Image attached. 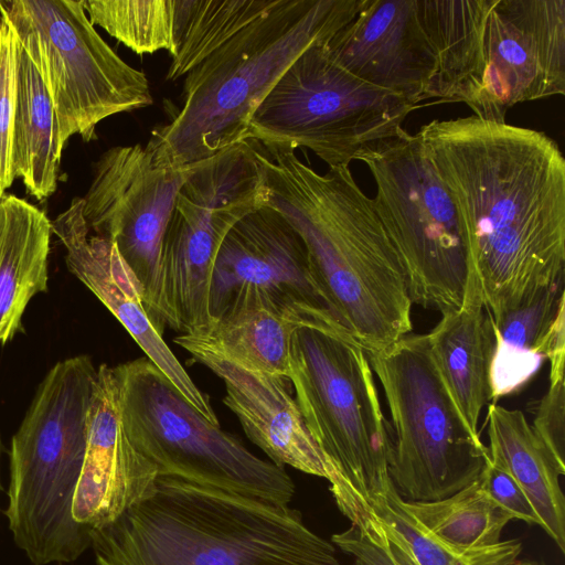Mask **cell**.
<instances>
[{"mask_svg":"<svg viewBox=\"0 0 565 565\" xmlns=\"http://www.w3.org/2000/svg\"><path fill=\"white\" fill-rule=\"evenodd\" d=\"M497 320L564 285L565 159L542 131L475 115L417 132Z\"/></svg>","mask_w":565,"mask_h":565,"instance_id":"6da1fadb","label":"cell"},{"mask_svg":"<svg viewBox=\"0 0 565 565\" xmlns=\"http://www.w3.org/2000/svg\"><path fill=\"white\" fill-rule=\"evenodd\" d=\"M265 205L301 236L316 278L342 324L366 353L413 329L407 277L372 198L349 167L320 174L294 151L257 149Z\"/></svg>","mask_w":565,"mask_h":565,"instance_id":"7a4b0ae2","label":"cell"},{"mask_svg":"<svg viewBox=\"0 0 565 565\" xmlns=\"http://www.w3.org/2000/svg\"><path fill=\"white\" fill-rule=\"evenodd\" d=\"M90 548L96 565H341L288 504L167 477L90 529Z\"/></svg>","mask_w":565,"mask_h":565,"instance_id":"3957f363","label":"cell"},{"mask_svg":"<svg viewBox=\"0 0 565 565\" xmlns=\"http://www.w3.org/2000/svg\"><path fill=\"white\" fill-rule=\"evenodd\" d=\"M364 0H279L184 78L182 106L146 146L156 164L179 168L245 141L249 120L310 45L351 22Z\"/></svg>","mask_w":565,"mask_h":565,"instance_id":"277c9868","label":"cell"},{"mask_svg":"<svg viewBox=\"0 0 565 565\" xmlns=\"http://www.w3.org/2000/svg\"><path fill=\"white\" fill-rule=\"evenodd\" d=\"M97 380L98 367L86 355L56 363L12 438L3 513L33 565L71 563L90 548V527L74 520L73 503Z\"/></svg>","mask_w":565,"mask_h":565,"instance_id":"5b68a950","label":"cell"},{"mask_svg":"<svg viewBox=\"0 0 565 565\" xmlns=\"http://www.w3.org/2000/svg\"><path fill=\"white\" fill-rule=\"evenodd\" d=\"M121 429L158 477L288 504L295 483L206 420L146 356L111 367Z\"/></svg>","mask_w":565,"mask_h":565,"instance_id":"8992f818","label":"cell"},{"mask_svg":"<svg viewBox=\"0 0 565 565\" xmlns=\"http://www.w3.org/2000/svg\"><path fill=\"white\" fill-rule=\"evenodd\" d=\"M288 379L330 477L362 497L392 484L390 424L367 353L345 329L310 324L291 337Z\"/></svg>","mask_w":565,"mask_h":565,"instance_id":"52a82bcc","label":"cell"},{"mask_svg":"<svg viewBox=\"0 0 565 565\" xmlns=\"http://www.w3.org/2000/svg\"><path fill=\"white\" fill-rule=\"evenodd\" d=\"M390 415L391 481L404 501H435L472 483L489 460L434 362L427 334L369 352Z\"/></svg>","mask_w":565,"mask_h":565,"instance_id":"ba28073f","label":"cell"},{"mask_svg":"<svg viewBox=\"0 0 565 565\" xmlns=\"http://www.w3.org/2000/svg\"><path fill=\"white\" fill-rule=\"evenodd\" d=\"M319 41L305 50L281 75L253 114L245 140L267 151L306 147L329 168L353 160L405 129L418 106L352 75Z\"/></svg>","mask_w":565,"mask_h":565,"instance_id":"9c48e42d","label":"cell"},{"mask_svg":"<svg viewBox=\"0 0 565 565\" xmlns=\"http://www.w3.org/2000/svg\"><path fill=\"white\" fill-rule=\"evenodd\" d=\"M0 18L46 87L62 151L74 135L86 142L96 139V126L105 118L152 105L146 74L102 39L82 0H0Z\"/></svg>","mask_w":565,"mask_h":565,"instance_id":"30bf717a","label":"cell"},{"mask_svg":"<svg viewBox=\"0 0 565 565\" xmlns=\"http://www.w3.org/2000/svg\"><path fill=\"white\" fill-rule=\"evenodd\" d=\"M371 171L376 213L405 268L413 305L446 312L463 300L470 260L454 203L406 130L360 159Z\"/></svg>","mask_w":565,"mask_h":565,"instance_id":"8fae6325","label":"cell"},{"mask_svg":"<svg viewBox=\"0 0 565 565\" xmlns=\"http://www.w3.org/2000/svg\"><path fill=\"white\" fill-rule=\"evenodd\" d=\"M196 163L161 167L147 147H113L95 163L93 181L82 198L88 228L115 244L139 281L147 311L162 333V238L178 192Z\"/></svg>","mask_w":565,"mask_h":565,"instance_id":"7c38bea8","label":"cell"},{"mask_svg":"<svg viewBox=\"0 0 565 565\" xmlns=\"http://www.w3.org/2000/svg\"><path fill=\"white\" fill-rule=\"evenodd\" d=\"M249 301L348 330L316 278L301 236L268 205L241 218L223 239L212 273L210 317Z\"/></svg>","mask_w":565,"mask_h":565,"instance_id":"4fadbf2b","label":"cell"},{"mask_svg":"<svg viewBox=\"0 0 565 565\" xmlns=\"http://www.w3.org/2000/svg\"><path fill=\"white\" fill-rule=\"evenodd\" d=\"M479 54V118L505 121L519 103L564 95L565 0H492Z\"/></svg>","mask_w":565,"mask_h":565,"instance_id":"5bb4252c","label":"cell"},{"mask_svg":"<svg viewBox=\"0 0 565 565\" xmlns=\"http://www.w3.org/2000/svg\"><path fill=\"white\" fill-rule=\"evenodd\" d=\"M52 232L66 249V264L93 294L107 307L132 337L139 348L206 420L220 426L210 396L193 382L181 362L166 343L149 316L139 281L119 255L114 243L89 235L83 215V199L51 222Z\"/></svg>","mask_w":565,"mask_h":565,"instance_id":"9a60e30c","label":"cell"},{"mask_svg":"<svg viewBox=\"0 0 565 565\" xmlns=\"http://www.w3.org/2000/svg\"><path fill=\"white\" fill-rule=\"evenodd\" d=\"M324 47L345 71L416 106L427 99L437 67L416 0H364Z\"/></svg>","mask_w":565,"mask_h":565,"instance_id":"2e32d148","label":"cell"},{"mask_svg":"<svg viewBox=\"0 0 565 565\" xmlns=\"http://www.w3.org/2000/svg\"><path fill=\"white\" fill-rule=\"evenodd\" d=\"M333 498L352 525L332 543L352 565H511L522 551L515 539L480 550L445 543L408 512L393 483L381 494L362 497L349 487Z\"/></svg>","mask_w":565,"mask_h":565,"instance_id":"e0dca14e","label":"cell"},{"mask_svg":"<svg viewBox=\"0 0 565 565\" xmlns=\"http://www.w3.org/2000/svg\"><path fill=\"white\" fill-rule=\"evenodd\" d=\"M184 350L223 381V403L271 462L329 479L330 468L307 428L288 377L245 367L202 348Z\"/></svg>","mask_w":565,"mask_h":565,"instance_id":"ac0fdd59","label":"cell"},{"mask_svg":"<svg viewBox=\"0 0 565 565\" xmlns=\"http://www.w3.org/2000/svg\"><path fill=\"white\" fill-rule=\"evenodd\" d=\"M156 479L153 466L131 446L121 429L113 371L102 364L73 518L90 529L105 525L145 497Z\"/></svg>","mask_w":565,"mask_h":565,"instance_id":"d6986e66","label":"cell"},{"mask_svg":"<svg viewBox=\"0 0 565 565\" xmlns=\"http://www.w3.org/2000/svg\"><path fill=\"white\" fill-rule=\"evenodd\" d=\"M427 338L436 367L455 404L469 428L479 434L480 415L491 402L494 335L473 267L470 266L462 303L443 312Z\"/></svg>","mask_w":565,"mask_h":565,"instance_id":"ffe728a7","label":"cell"},{"mask_svg":"<svg viewBox=\"0 0 565 565\" xmlns=\"http://www.w3.org/2000/svg\"><path fill=\"white\" fill-rule=\"evenodd\" d=\"M310 324L295 312L249 301L212 318L203 327L181 332L173 341L183 349L202 348L245 367L288 377L292 333Z\"/></svg>","mask_w":565,"mask_h":565,"instance_id":"44dd1931","label":"cell"},{"mask_svg":"<svg viewBox=\"0 0 565 565\" xmlns=\"http://www.w3.org/2000/svg\"><path fill=\"white\" fill-rule=\"evenodd\" d=\"M487 430L489 452L518 481L539 516L540 526L565 553V499L559 483L565 467L556 461L521 411L490 403Z\"/></svg>","mask_w":565,"mask_h":565,"instance_id":"7402d4cb","label":"cell"},{"mask_svg":"<svg viewBox=\"0 0 565 565\" xmlns=\"http://www.w3.org/2000/svg\"><path fill=\"white\" fill-rule=\"evenodd\" d=\"M51 221L31 203L0 196V343L20 329L33 296L47 286Z\"/></svg>","mask_w":565,"mask_h":565,"instance_id":"603a6c76","label":"cell"},{"mask_svg":"<svg viewBox=\"0 0 565 565\" xmlns=\"http://www.w3.org/2000/svg\"><path fill=\"white\" fill-rule=\"evenodd\" d=\"M61 157L53 103L35 66L17 39L12 141L14 175L22 180L30 194L44 200L56 190Z\"/></svg>","mask_w":565,"mask_h":565,"instance_id":"cb8c5ba5","label":"cell"},{"mask_svg":"<svg viewBox=\"0 0 565 565\" xmlns=\"http://www.w3.org/2000/svg\"><path fill=\"white\" fill-rule=\"evenodd\" d=\"M563 305L564 285H558L492 320L491 403L519 392L536 375L546 360L550 331Z\"/></svg>","mask_w":565,"mask_h":565,"instance_id":"d4e9b609","label":"cell"},{"mask_svg":"<svg viewBox=\"0 0 565 565\" xmlns=\"http://www.w3.org/2000/svg\"><path fill=\"white\" fill-rule=\"evenodd\" d=\"M408 512L431 534L461 550H480L500 543L513 518L483 490L479 480L435 501H404Z\"/></svg>","mask_w":565,"mask_h":565,"instance_id":"484cf974","label":"cell"},{"mask_svg":"<svg viewBox=\"0 0 565 565\" xmlns=\"http://www.w3.org/2000/svg\"><path fill=\"white\" fill-rule=\"evenodd\" d=\"M279 0H185L183 33L166 78L185 76Z\"/></svg>","mask_w":565,"mask_h":565,"instance_id":"4316f807","label":"cell"},{"mask_svg":"<svg viewBox=\"0 0 565 565\" xmlns=\"http://www.w3.org/2000/svg\"><path fill=\"white\" fill-rule=\"evenodd\" d=\"M93 25L137 54L174 49L177 0H82Z\"/></svg>","mask_w":565,"mask_h":565,"instance_id":"83f0119b","label":"cell"},{"mask_svg":"<svg viewBox=\"0 0 565 565\" xmlns=\"http://www.w3.org/2000/svg\"><path fill=\"white\" fill-rule=\"evenodd\" d=\"M17 38L0 18V196L15 175L12 160Z\"/></svg>","mask_w":565,"mask_h":565,"instance_id":"f1b7e54d","label":"cell"},{"mask_svg":"<svg viewBox=\"0 0 565 565\" xmlns=\"http://www.w3.org/2000/svg\"><path fill=\"white\" fill-rule=\"evenodd\" d=\"M489 460L478 480L487 494L513 520L540 525V520L526 493L504 465L489 452Z\"/></svg>","mask_w":565,"mask_h":565,"instance_id":"f546056e","label":"cell"},{"mask_svg":"<svg viewBox=\"0 0 565 565\" xmlns=\"http://www.w3.org/2000/svg\"><path fill=\"white\" fill-rule=\"evenodd\" d=\"M532 428L556 461L565 467V383L564 377L550 380L541 398Z\"/></svg>","mask_w":565,"mask_h":565,"instance_id":"4dcf8cb0","label":"cell"},{"mask_svg":"<svg viewBox=\"0 0 565 565\" xmlns=\"http://www.w3.org/2000/svg\"><path fill=\"white\" fill-rule=\"evenodd\" d=\"M546 360L550 363V380L564 377L565 367V305H563L551 328Z\"/></svg>","mask_w":565,"mask_h":565,"instance_id":"1f68e13d","label":"cell"},{"mask_svg":"<svg viewBox=\"0 0 565 565\" xmlns=\"http://www.w3.org/2000/svg\"><path fill=\"white\" fill-rule=\"evenodd\" d=\"M511 565H541L536 562H533V561H514Z\"/></svg>","mask_w":565,"mask_h":565,"instance_id":"d6a6232c","label":"cell"},{"mask_svg":"<svg viewBox=\"0 0 565 565\" xmlns=\"http://www.w3.org/2000/svg\"><path fill=\"white\" fill-rule=\"evenodd\" d=\"M0 458H1V440H0ZM0 489H1V481H0Z\"/></svg>","mask_w":565,"mask_h":565,"instance_id":"836d02e7","label":"cell"}]
</instances>
